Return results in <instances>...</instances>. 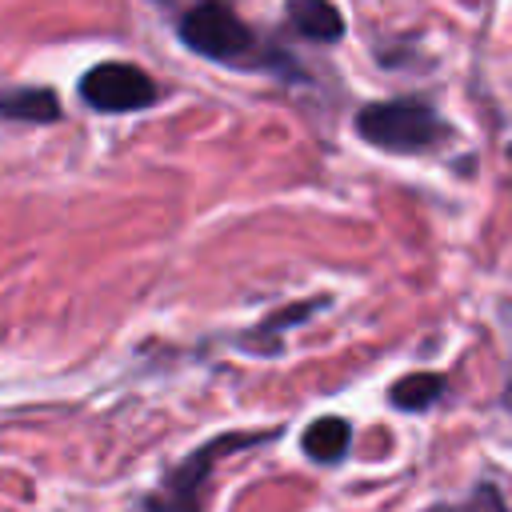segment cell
<instances>
[{"instance_id":"6da1fadb","label":"cell","mask_w":512,"mask_h":512,"mask_svg":"<svg viewBox=\"0 0 512 512\" xmlns=\"http://www.w3.org/2000/svg\"><path fill=\"white\" fill-rule=\"evenodd\" d=\"M184 48H192L204 60L228 64V68H264L276 72L284 80H304V72L292 64V56H284L280 48H268L240 16L228 0H196L180 24H176Z\"/></svg>"},{"instance_id":"7a4b0ae2","label":"cell","mask_w":512,"mask_h":512,"mask_svg":"<svg viewBox=\"0 0 512 512\" xmlns=\"http://www.w3.org/2000/svg\"><path fill=\"white\" fill-rule=\"evenodd\" d=\"M356 136L380 152L416 156L432 152L452 136V128L440 120V112L424 100H376L356 112Z\"/></svg>"},{"instance_id":"3957f363","label":"cell","mask_w":512,"mask_h":512,"mask_svg":"<svg viewBox=\"0 0 512 512\" xmlns=\"http://www.w3.org/2000/svg\"><path fill=\"white\" fill-rule=\"evenodd\" d=\"M276 432H224L200 448H192L180 464H172L156 492L144 496V512H204V496H208V476H212V464L240 452V448H252V444H264L272 440Z\"/></svg>"},{"instance_id":"277c9868","label":"cell","mask_w":512,"mask_h":512,"mask_svg":"<svg viewBox=\"0 0 512 512\" xmlns=\"http://www.w3.org/2000/svg\"><path fill=\"white\" fill-rule=\"evenodd\" d=\"M76 92L96 112H140V108H152L160 100L156 80L144 68L124 64V60H104V64L88 68L80 76Z\"/></svg>"},{"instance_id":"5b68a950","label":"cell","mask_w":512,"mask_h":512,"mask_svg":"<svg viewBox=\"0 0 512 512\" xmlns=\"http://www.w3.org/2000/svg\"><path fill=\"white\" fill-rule=\"evenodd\" d=\"M284 16H288V24L304 40L336 44L344 36V16H340V8L332 0H288L284 4Z\"/></svg>"},{"instance_id":"8992f818","label":"cell","mask_w":512,"mask_h":512,"mask_svg":"<svg viewBox=\"0 0 512 512\" xmlns=\"http://www.w3.org/2000/svg\"><path fill=\"white\" fill-rule=\"evenodd\" d=\"M348 444H352V424L344 416H316L304 436H300V448L308 460L316 464H336L348 456Z\"/></svg>"},{"instance_id":"52a82bcc","label":"cell","mask_w":512,"mask_h":512,"mask_svg":"<svg viewBox=\"0 0 512 512\" xmlns=\"http://www.w3.org/2000/svg\"><path fill=\"white\" fill-rule=\"evenodd\" d=\"M0 120L52 124V120H60V100L52 88H8V92H0Z\"/></svg>"},{"instance_id":"ba28073f","label":"cell","mask_w":512,"mask_h":512,"mask_svg":"<svg viewBox=\"0 0 512 512\" xmlns=\"http://www.w3.org/2000/svg\"><path fill=\"white\" fill-rule=\"evenodd\" d=\"M448 380L440 372H408L388 388V404L400 412H424L444 396Z\"/></svg>"},{"instance_id":"9c48e42d","label":"cell","mask_w":512,"mask_h":512,"mask_svg":"<svg viewBox=\"0 0 512 512\" xmlns=\"http://www.w3.org/2000/svg\"><path fill=\"white\" fill-rule=\"evenodd\" d=\"M424 512H508V504H504V496H500L496 484H476L468 496L448 500V504H432Z\"/></svg>"}]
</instances>
